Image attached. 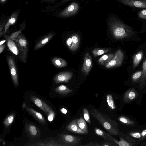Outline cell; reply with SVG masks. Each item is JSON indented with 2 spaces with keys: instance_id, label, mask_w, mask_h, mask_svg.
Instances as JSON below:
<instances>
[{
  "instance_id": "obj_8",
  "label": "cell",
  "mask_w": 146,
  "mask_h": 146,
  "mask_svg": "<svg viewBox=\"0 0 146 146\" xmlns=\"http://www.w3.org/2000/svg\"><path fill=\"white\" fill-rule=\"evenodd\" d=\"M126 5L137 8H146V0H116Z\"/></svg>"
},
{
  "instance_id": "obj_26",
  "label": "cell",
  "mask_w": 146,
  "mask_h": 146,
  "mask_svg": "<svg viewBox=\"0 0 146 146\" xmlns=\"http://www.w3.org/2000/svg\"><path fill=\"white\" fill-rule=\"evenodd\" d=\"M109 48H96L92 51V53L95 57L98 56L109 52Z\"/></svg>"
},
{
  "instance_id": "obj_22",
  "label": "cell",
  "mask_w": 146,
  "mask_h": 146,
  "mask_svg": "<svg viewBox=\"0 0 146 146\" xmlns=\"http://www.w3.org/2000/svg\"><path fill=\"white\" fill-rule=\"evenodd\" d=\"M55 90L57 93L64 95L68 94L73 91V90L69 88L66 86L63 85L56 87Z\"/></svg>"
},
{
  "instance_id": "obj_40",
  "label": "cell",
  "mask_w": 146,
  "mask_h": 146,
  "mask_svg": "<svg viewBox=\"0 0 146 146\" xmlns=\"http://www.w3.org/2000/svg\"><path fill=\"white\" fill-rule=\"evenodd\" d=\"M5 47V45L4 44H2L0 45V53L1 54L4 50Z\"/></svg>"
},
{
  "instance_id": "obj_37",
  "label": "cell",
  "mask_w": 146,
  "mask_h": 146,
  "mask_svg": "<svg viewBox=\"0 0 146 146\" xmlns=\"http://www.w3.org/2000/svg\"><path fill=\"white\" fill-rule=\"evenodd\" d=\"M98 146H111L115 145L114 143L111 141H103L98 143Z\"/></svg>"
},
{
  "instance_id": "obj_6",
  "label": "cell",
  "mask_w": 146,
  "mask_h": 146,
  "mask_svg": "<svg viewBox=\"0 0 146 146\" xmlns=\"http://www.w3.org/2000/svg\"><path fill=\"white\" fill-rule=\"evenodd\" d=\"M79 9L78 4L76 2L71 3L59 14V16L61 17H67L75 14Z\"/></svg>"
},
{
  "instance_id": "obj_42",
  "label": "cell",
  "mask_w": 146,
  "mask_h": 146,
  "mask_svg": "<svg viewBox=\"0 0 146 146\" xmlns=\"http://www.w3.org/2000/svg\"><path fill=\"white\" fill-rule=\"evenodd\" d=\"M141 135L142 137H145L146 136V129L143 130L141 133Z\"/></svg>"
},
{
  "instance_id": "obj_21",
  "label": "cell",
  "mask_w": 146,
  "mask_h": 146,
  "mask_svg": "<svg viewBox=\"0 0 146 146\" xmlns=\"http://www.w3.org/2000/svg\"><path fill=\"white\" fill-rule=\"evenodd\" d=\"M136 95L137 93L134 89H130L125 93L124 97V100L126 102L131 101L135 99Z\"/></svg>"
},
{
  "instance_id": "obj_16",
  "label": "cell",
  "mask_w": 146,
  "mask_h": 146,
  "mask_svg": "<svg viewBox=\"0 0 146 146\" xmlns=\"http://www.w3.org/2000/svg\"><path fill=\"white\" fill-rule=\"evenodd\" d=\"M19 14V11L14 12L10 17L4 27L3 34H5L7 32L10 26L14 24L16 21Z\"/></svg>"
},
{
  "instance_id": "obj_15",
  "label": "cell",
  "mask_w": 146,
  "mask_h": 146,
  "mask_svg": "<svg viewBox=\"0 0 146 146\" xmlns=\"http://www.w3.org/2000/svg\"><path fill=\"white\" fill-rule=\"evenodd\" d=\"M26 130L27 133L32 137L36 136L39 133V131L37 127L31 123H26Z\"/></svg>"
},
{
  "instance_id": "obj_27",
  "label": "cell",
  "mask_w": 146,
  "mask_h": 146,
  "mask_svg": "<svg viewBox=\"0 0 146 146\" xmlns=\"http://www.w3.org/2000/svg\"><path fill=\"white\" fill-rule=\"evenodd\" d=\"M142 74L140 80L141 86H143L146 82V55L142 65Z\"/></svg>"
},
{
  "instance_id": "obj_38",
  "label": "cell",
  "mask_w": 146,
  "mask_h": 146,
  "mask_svg": "<svg viewBox=\"0 0 146 146\" xmlns=\"http://www.w3.org/2000/svg\"><path fill=\"white\" fill-rule=\"evenodd\" d=\"M7 21L6 20L4 21L3 23H0V37H1V36L3 35V32H2V30L3 27H5Z\"/></svg>"
},
{
  "instance_id": "obj_43",
  "label": "cell",
  "mask_w": 146,
  "mask_h": 146,
  "mask_svg": "<svg viewBox=\"0 0 146 146\" xmlns=\"http://www.w3.org/2000/svg\"><path fill=\"white\" fill-rule=\"evenodd\" d=\"M6 41V40H4L1 41L0 42V45L3 44Z\"/></svg>"
},
{
  "instance_id": "obj_46",
  "label": "cell",
  "mask_w": 146,
  "mask_h": 146,
  "mask_svg": "<svg viewBox=\"0 0 146 146\" xmlns=\"http://www.w3.org/2000/svg\"><path fill=\"white\" fill-rule=\"evenodd\" d=\"M71 0H63L62 1V3H65L67 1H70Z\"/></svg>"
},
{
  "instance_id": "obj_11",
  "label": "cell",
  "mask_w": 146,
  "mask_h": 146,
  "mask_svg": "<svg viewBox=\"0 0 146 146\" xmlns=\"http://www.w3.org/2000/svg\"><path fill=\"white\" fill-rule=\"evenodd\" d=\"M80 39L78 35L75 34L68 38L66 43L69 49L72 51L76 50L78 47Z\"/></svg>"
},
{
  "instance_id": "obj_4",
  "label": "cell",
  "mask_w": 146,
  "mask_h": 146,
  "mask_svg": "<svg viewBox=\"0 0 146 146\" xmlns=\"http://www.w3.org/2000/svg\"><path fill=\"white\" fill-rule=\"evenodd\" d=\"M60 139L64 146H76L81 143L82 138L68 134H62Z\"/></svg>"
},
{
  "instance_id": "obj_17",
  "label": "cell",
  "mask_w": 146,
  "mask_h": 146,
  "mask_svg": "<svg viewBox=\"0 0 146 146\" xmlns=\"http://www.w3.org/2000/svg\"><path fill=\"white\" fill-rule=\"evenodd\" d=\"M54 35L53 33H51L45 36L36 44L34 50H37L44 46L52 38Z\"/></svg>"
},
{
  "instance_id": "obj_9",
  "label": "cell",
  "mask_w": 146,
  "mask_h": 146,
  "mask_svg": "<svg viewBox=\"0 0 146 146\" xmlns=\"http://www.w3.org/2000/svg\"><path fill=\"white\" fill-rule=\"evenodd\" d=\"M7 60L13 82L15 85L17 86L18 85V75L15 62L10 56H8L7 57Z\"/></svg>"
},
{
  "instance_id": "obj_23",
  "label": "cell",
  "mask_w": 146,
  "mask_h": 146,
  "mask_svg": "<svg viewBox=\"0 0 146 146\" xmlns=\"http://www.w3.org/2000/svg\"><path fill=\"white\" fill-rule=\"evenodd\" d=\"M77 125L79 128L85 134L88 133L87 125L84 119L80 117L79 119H76Z\"/></svg>"
},
{
  "instance_id": "obj_36",
  "label": "cell",
  "mask_w": 146,
  "mask_h": 146,
  "mask_svg": "<svg viewBox=\"0 0 146 146\" xmlns=\"http://www.w3.org/2000/svg\"><path fill=\"white\" fill-rule=\"evenodd\" d=\"M138 17L142 19H146V9H144L139 11L138 13Z\"/></svg>"
},
{
  "instance_id": "obj_5",
  "label": "cell",
  "mask_w": 146,
  "mask_h": 146,
  "mask_svg": "<svg viewBox=\"0 0 146 146\" xmlns=\"http://www.w3.org/2000/svg\"><path fill=\"white\" fill-rule=\"evenodd\" d=\"M124 58L123 52L121 49H118L115 53L113 59L104 66L106 68H108L119 66L122 64Z\"/></svg>"
},
{
  "instance_id": "obj_39",
  "label": "cell",
  "mask_w": 146,
  "mask_h": 146,
  "mask_svg": "<svg viewBox=\"0 0 146 146\" xmlns=\"http://www.w3.org/2000/svg\"><path fill=\"white\" fill-rule=\"evenodd\" d=\"M130 135L132 137L136 138H139L141 137V134L138 132L131 133Z\"/></svg>"
},
{
  "instance_id": "obj_14",
  "label": "cell",
  "mask_w": 146,
  "mask_h": 146,
  "mask_svg": "<svg viewBox=\"0 0 146 146\" xmlns=\"http://www.w3.org/2000/svg\"><path fill=\"white\" fill-rule=\"evenodd\" d=\"M26 110L30 114L33 116L35 119L43 125L45 124V120L41 114L38 112L31 108L27 107L26 108Z\"/></svg>"
},
{
  "instance_id": "obj_10",
  "label": "cell",
  "mask_w": 146,
  "mask_h": 146,
  "mask_svg": "<svg viewBox=\"0 0 146 146\" xmlns=\"http://www.w3.org/2000/svg\"><path fill=\"white\" fill-rule=\"evenodd\" d=\"M72 75V73L70 72H61L56 75L54 78V80L56 84L68 82L71 78Z\"/></svg>"
},
{
  "instance_id": "obj_48",
  "label": "cell",
  "mask_w": 146,
  "mask_h": 146,
  "mask_svg": "<svg viewBox=\"0 0 146 146\" xmlns=\"http://www.w3.org/2000/svg\"><path fill=\"white\" fill-rule=\"evenodd\" d=\"M3 144L4 145H5V142H3Z\"/></svg>"
},
{
  "instance_id": "obj_2",
  "label": "cell",
  "mask_w": 146,
  "mask_h": 146,
  "mask_svg": "<svg viewBox=\"0 0 146 146\" xmlns=\"http://www.w3.org/2000/svg\"><path fill=\"white\" fill-rule=\"evenodd\" d=\"M90 112L91 116L96 119L108 132L113 135L118 134L117 124L115 121L96 109L91 110Z\"/></svg>"
},
{
  "instance_id": "obj_47",
  "label": "cell",
  "mask_w": 146,
  "mask_h": 146,
  "mask_svg": "<svg viewBox=\"0 0 146 146\" xmlns=\"http://www.w3.org/2000/svg\"><path fill=\"white\" fill-rule=\"evenodd\" d=\"M44 1H52L54 0H44Z\"/></svg>"
},
{
  "instance_id": "obj_44",
  "label": "cell",
  "mask_w": 146,
  "mask_h": 146,
  "mask_svg": "<svg viewBox=\"0 0 146 146\" xmlns=\"http://www.w3.org/2000/svg\"><path fill=\"white\" fill-rule=\"evenodd\" d=\"M22 107L23 108H26V104L25 103H24L22 105Z\"/></svg>"
},
{
  "instance_id": "obj_41",
  "label": "cell",
  "mask_w": 146,
  "mask_h": 146,
  "mask_svg": "<svg viewBox=\"0 0 146 146\" xmlns=\"http://www.w3.org/2000/svg\"><path fill=\"white\" fill-rule=\"evenodd\" d=\"M60 111L63 113L64 114H66L67 113V110L64 108H62L60 109Z\"/></svg>"
},
{
  "instance_id": "obj_19",
  "label": "cell",
  "mask_w": 146,
  "mask_h": 146,
  "mask_svg": "<svg viewBox=\"0 0 146 146\" xmlns=\"http://www.w3.org/2000/svg\"><path fill=\"white\" fill-rule=\"evenodd\" d=\"M115 55V54H108L104 55L99 59L98 62L102 65H105L113 59Z\"/></svg>"
},
{
  "instance_id": "obj_1",
  "label": "cell",
  "mask_w": 146,
  "mask_h": 146,
  "mask_svg": "<svg viewBox=\"0 0 146 146\" xmlns=\"http://www.w3.org/2000/svg\"><path fill=\"white\" fill-rule=\"evenodd\" d=\"M109 25L113 35L116 39L129 38L135 33L131 27L116 18H111Z\"/></svg>"
},
{
  "instance_id": "obj_31",
  "label": "cell",
  "mask_w": 146,
  "mask_h": 146,
  "mask_svg": "<svg viewBox=\"0 0 146 146\" xmlns=\"http://www.w3.org/2000/svg\"><path fill=\"white\" fill-rule=\"evenodd\" d=\"M83 116L84 119L88 123L91 124L90 116L89 112L86 108H84L83 110Z\"/></svg>"
},
{
  "instance_id": "obj_34",
  "label": "cell",
  "mask_w": 146,
  "mask_h": 146,
  "mask_svg": "<svg viewBox=\"0 0 146 146\" xmlns=\"http://www.w3.org/2000/svg\"><path fill=\"white\" fill-rule=\"evenodd\" d=\"M115 143L117 144L119 146H129L131 145L129 143L124 140L122 138H120V140L119 141L116 140Z\"/></svg>"
},
{
  "instance_id": "obj_7",
  "label": "cell",
  "mask_w": 146,
  "mask_h": 146,
  "mask_svg": "<svg viewBox=\"0 0 146 146\" xmlns=\"http://www.w3.org/2000/svg\"><path fill=\"white\" fill-rule=\"evenodd\" d=\"M30 98L35 105L47 115L51 109L50 106L40 98L33 95L30 96Z\"/></svg>"
},
{
  "instance_id": "obj_24",
  "label": "cell",
  "mask_w": 146,
  "mask_h": 146,
  "mask_svg": "<svg viewBox=\"0 0 146 146\" xmlns=\"http://www.w3.org/2000/svg\"><path fill=\"white\" fill-rule=\"evenodd\" d=\"M7 40V45L9 49L13 54L15 55H17L19 54L18 50L13 40L11 39Z\"/></svg>"
},
{
  "instance_id": "obj_35",
  "label": "cell",
  "mask_w": 146,
  "mask_h": 146,
  "mask_svg": "<svg viewBox=\"0 0 146 146\" xmlns=\"http://www.w3.org/2000/svg\"><path fill=\"white\" fill-rule=\"evenodd\" d=\"M108 96L110 99L108 97V98H107L108 104L112 109H114L115 108V106L114 104L112 97L110 95H108Z\"/></svg>"
},
{
  "instance_id": "obj_33",
  "label": "cell",
  "mask_w": 146,
  "mask_h": 146,
  "mask_svg": "<svg viewBox=\"0 0 146 146\" xmlns=\"http://www.w3.org/2000/svg\"><path fill=\"white\" fill-rule=\"evenodd\" d=\"M47 119L50 122L52 121L55 116V113L53 110L50 109V111L47 114Z\"/></svg>"
},
{
  "instance_id": "obj_32",
  "label": "cell",
  "mask_w": 146,
  "mask_h": 146,
  "mask_svg": "<svg viewBox=\"0 0 146 146\" xmlns=\"http://www.w3.org/2000/svg\"><path fill=\"white\" fill-rule=\"evenodd\" d=\"M23 29H21L19 30L12 33L9 37L7 38V40L11 39L13 40L15 39L21 33Z\"/></svg>"
},
{
  "instance_id": "obj_12",
  "label": "cell",
  "mask_w": 146,
  "mask_h": 146,
  "mask_svg": "<svg viewBox=\"0 0 146 146\" xmlns=\"http://www.w3.org/2000/svg\"><path fill=\"white\" fill-rule=\"evenodd\" d=\"M92 63L91 56L88 52L85 55L84 62L82 65L81 72L85 75H87L92 67Z\"/></svg>"
},
{
  "instance_id": "obj_45",
  "label": "cell",
  "mask_w": 146,
  "mask_h": 146,
  "mask_svg": "<svg viewBox=\"0 0 146 146\" xmlns=\"http://www.w3.org/2000/svg\"><path fill=\"white\" fill-rule=\"evenodd\" d=\"M7 0H0L1 3H3L5 2Z\"/></svg>"
},
{
  "instance_id": "obj_18",
  "label": "cell",
  "mask_w": 146,
  "mask_h": 146,
  "mask_svg": "<svg viewBox=\"0 0 146 146\" xmlns=\"http://www.w3.org/2000/svg\"><path fill=\"white\" fill-rule=\"evenodd\" d=\"M94 131L97 135L101 136L104 139L115 142L116 140L107 133L96 127L94 128Z\"/></svg>"
},
{
  "instance_id": "obj_20",
  "label": "cell",
  "mask_w": 146,
  "mask_h": 146,
  "mask_svg": "<svg viewBox=\"0 0 146 146\" xmlns=\"http://www.w3.org/2000/svg\"><path fill=\"white\" fill-rule=\"evenodd\" d=\"M51 61L54 65L58 68L64 67L67 65L66 61L60 58L54 57L52 59Z\"/></svg>"
},
{
  "instance_id": "obj_30",
  "label": "cell",
  "mask_w": 146,
  "mask_h": 146,
  "mask_svg": "<svg viewBox=\"0 0 146 146\" xmlns=\"http://www.w3.org/2000/svg\"><path fill=\"white\" fill-rule=\"evenodd\" d=\"M118 119L120 121L126 124L131 125L133 123V122L123 116L120 117L118 118Z\"/></svg>"
},
{
  "instance_id": "obj_29",
  "label": "cell",
  "mask_w": 146,
  "mask_h": 146,
  "mask_svg": "<svg viewBox=\"0 0 146 146\" xmlns=\"http://www.w3.org/2000/svg\"><path fill=\"white\" fill-rule=\"evenodd\" d=\"M142 74V71H137L134 73L132 75L131 78L133 81L135 82L141 77Z\"/></svg>"
},
{
  "instance_id": "obj_3",
  "label": "cell",
  "mask_w": 146,
  "mask_h": 146,
  "mask_svg": "<svg viewBox=\"0 0 146 146\" xmlns=\"http://www.w3.org/2000/svg\"><path fill=\"white\" fill-rule=\"evenodd\" d=\"M14 40L16 42L18 46L20 53V58L21 61L25 63L26 61L27 52L26 40L24 36L21 33Z\"/></svg>"
},
{
  "instance_id": "obj_13",
  "label": "cell",
  "mask_w": 146,
  "mask_h": 146,
  "mask_svg": "<svg viewBox=\"0 0 146 146\" xmlns=\"http://www.w3.org/2000/svg\"><path fill=\"white\" fill-rule=\"evenodd\" d=\"M66 128L67 130L73 133L82 134H85L78 127L76 119L72 120L67 125Z\"/></svg>"
},
{
  "instance_id": "obj_25",
  "label": "cell",
  "mask_w": 146,
  "mask_h": 146,
  "mask_svg": "<svg viewBox=\"0 0 146 146\" xmlns=\"http://www.w3.org/2000/svg\"><path fill=\"white\" fill-rule=\"evenodd\" d=\"M143 55V53L142 51H140L136 54L133 58V67H136L141 61Z\"/></svg>"
},
{
  "instance_id": "obj_28",
  "label": "cell",
  "mask_w": 146,
  "mask_h": 146,
  "mask_svg": "<svg viewBox=\"0 0 146 146\" xmlns=\"http://www.w3.org/2000/svg\"><path fill=\"white\" fill-rule=\"evenodd\" d=\"M15 117V114L12 113L8 116L3 121V124L6 127H8L13 122Z\"/></svg>"
}]
</instances>
